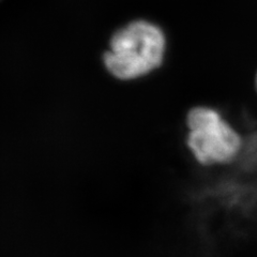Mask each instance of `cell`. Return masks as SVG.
I'll return each instance as SVG.
<instances>
[{
	"mask_svg": "<svg viewBox=\"0 0 257 257\" xmlns=\"http://www.w3.org/2000/svg\"><path fill=\"white\" fill-rule=\"evenodd\" d=\"M188 126V145L200 163L228 162L240 150V135L213 108L191 109Z\"/></svg>",
	"mask_w": 257,
	"mask_h": 257,
	"instance_id": "obj_2",
	"label": "cell"
},
{
	"mask_svg": "<svg viewBox=\"0 0 257 257\" xmlns=\"http://www.w3.org/2000/svg\"><path fill=\"white\" fill-rule=\"evenodd\" d=\"M165 45V36L158 26L146 21H136L111 38L104 63L117 78L140 77L161 66Z\"/></svg>",
	"mask_w": 257,
	"mask_h": 257,
	"instance_id": "obj_1",
	"label": "cell"
}]
</instances>
